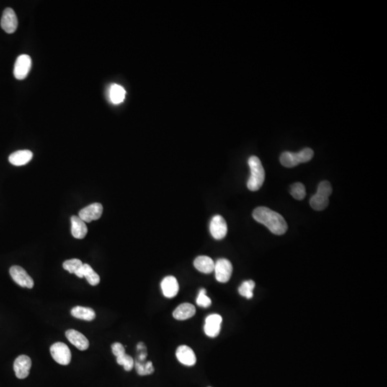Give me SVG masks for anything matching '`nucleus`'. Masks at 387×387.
Returning <instances> with one entry per match:
<instances>
[{
	"mask_svg": "<svg viewBox=\"0 0 387 387\" xmlns=\"http://www.w3.org/2000/svg\"><path fill=\"white\" fill-rule=\"evenodd\" d=\"M196 309L194 305L191 303H185L179 305L177 308L174 310L173 313V316L176 320L179 321H184V320L189 319L195 315Z\"/></svg>",
	"mask_w": 387,
	"mask_h": 387,
	"instance_id": "dca6fc26",
	"label": "nucleus"
},
{
	"mask_svg": "<svg viewBox=\"0 0 387 387\" xmlns=\"http://www.w3.org/2000/svg\"><path fill=\"white\" fill-rule=\"evenodd\" d=\"M210 233L215 240H222L228 233V225L223 217L215 215L212 217L210 225Z\"/></svg>",
	"mask_w": 387,
	"mask_h": 387,
	"instance_id": "6e6552de",
	"label": "nucleus"
},
{
	"mask_svg": "<svg viewBox=\"0 0 387 387\" xmlns=\"http://www.w3.org/2000/svg\"><path fill=\"white\" fill-rule=\"evenodd\" d=\"M251 176L248 182V188L252 192L259 190L263 184L265 174L263 166L259 158L256 156H251L248 160Z\"/></svg>",
	"mask_w": 387,
	"mask_h": 387,
	"instance_id": "f03ea898",
	"label": "nucleus"
},
{
	"mask_svg": "<svg viewBox=\"0 0 387 387\" xmlns=\"http://www.w3.org/2000/svg\"><path fill=\"white\" fill-rule=\"evenodd\" d=\"M290 194L297 200H302L306 195L305 186L302 183L297 182L290 187Z\"/></svg>",
	"mask_w": 387,
	"mask_h": 387,
	"instance_id": "a878e982",
	"label": "nucleus"
},
{
	"mask_svg": "<svg viewBox=\"0 0 387 387\" xmlns=\"http://www.w3.org/2000/svg\"><path fill=\"white\" fill-rule=\"evenodd\" d=\"M194 265L202 273L210 274L215 270V262L208 256H199L194 259Z\"/></svg>",
	"mask_w": 387,
	"mask_h": 387,
	"instance_id": "6ab92c4d",
	"label": "nucleus"
},
{
	"mask_svg": "<svg viewBox=\"0 0 387 387\" xmlns=\"http://www.w3.org/2000/svg\"><path fill=\"white\" fill-rule=\"evenodd\" d=\"M135 369L138 375L141 376L151 375L154 372V369L151 362H148L146 364H142L141 362H136Z\"/></svg>",
	"mask_w": 387,
	"mask_h": 387,
	"instance_id": "cd10ccee",
	"label": "nucleus"
},
{
	"mask_svg": "<svg viewBox=\"0 0 387 387\" xmlns=\"http://www.w3.org/2000/svg\"><path fill=\"white\" fill-rule=\"evenodd\" d=\"M112 352L116 357H119L126 354L125 348L121 343H114L112 346Z\"/></svg>",
	"mask_w": 387,
	"mask_h": 387,
	"instance_id": "7c9ffc66",
	"label": "nucleus"
},
{
	"mask_svg": "<svg viewBox=\"0 0 387 387\" xmlns=\"http://www.w3.org/2000/svg\"><path fill=\"white\" fill-rule=\"evenodd\" d=\"M253 216L258 223L267 227L273 234L282 235L286 233L287 225L284 217L267 207H258L253 211Z\"/></svg>",
	"mask_w": 387,
	"mask_h": 387,
	"instance_id": "f257e3e1",
	"label": "nucleus"
},
{
	"mask_svg": "<svg viewBox=\"0 0 387 387\" xmlns=\"http://www.w3.org/2000/svg\"><path fill=\"white\" fill-rule=\"evenodd\" d=\"M233 264L228 259L225 258L217 259L215 262V277L217 280L220 282H227L229 281L233 273Z\"/></svg>",
	"mask_w": 387,
	"mask_h": 387,
	"instance_id": "39448f33",
	"label": "nucleus"
},
{
	"mask_svg": "<svg viewBox=\"0 0 387 387\" xmlns=\"http://www.w3.org/2000/svg\"><path fill=\"white\" fill-rule=\"evenodd\" d=\"M255 286H256V283L253 280H246L242 283L238 289V291L242 296L245 297L248 299H251L253 297V290H254Z\"/></svg>",
	"mask_w": 387,
	"mask_h": 387,
	"instance_id": "393cba45",
	"label": "nucleus"
},
{
	"mask_svg": "<svg viewBox=\"0 0 387 387\" xmlns=\"http://www.w3.org/2000/svg\"><path fill=\"white\" fill-rule=\"evenodd\" d=\"M111 101L113 104H119L123 102L126 97V91L122 86L119 85H112L109 92Z\"/></svg>",
	"mask_w": 387,
	"mask_h": 387,
	"instance_id": "4be33fe9",
	"label": "nucleus"
},
{
	"mask_svg": "<svg viewBox=\"0 0 387 387\" xmlns=\"http://www.w3.org/2000/svg\"><path fill=\"white\" fill-rule=\"evenodd\" d=\"M32 68V59L27 55H21L16 60L14 67V76L17 80L27 78Z\"/></svg>",
	"mask_w": 387,
	"mask_h": 387,
	"instance_id": "0eeeda50",
	"label": "nucleus"
},
{
	"mask_svg": "<svg viewBox=\"0 0 387 387\" xmlns=\"http://www.w3.org/2000/svg\"><path fill=\"white\" fill-rule=\"evenodd\" d=\"M83 276L90 285L95 286L100 282V277L88 264H83Z\"/></svg>",
	"mask_w": 387,
	"mask_h": 387,
	"instance_id": "b1692460",
	"label": "nucleus"
},
{
	"mask_svg": "<svg viewBox=\"0 0 387 387\" xmlns=\"http://www.w3.org/2000/svg\"><path fill=\"white\" fill-rule=\"evenodd\" d=\"M329 200L328 197L317 193L313 195L310 200V205H311L312 208L317 210V211L325 210L329 205Z\"/></svg>",
	"mask_w": 387,
	"mask_h": 387,
	"instance_id": "5701e85b",
	"label": "nucleus"
},
{
	"mask_svg": "<svg viewBox=\"0 0 387 387\" xmlns=\"http://www.w3.org/2000/svg\"><path fill=\"white\" fill-rule=\"evenodd\" d=\"M32 367V361L26 355H20L14 362V371L16 377L19 380H23L29 376V370Z\"/></svg>",
	"mask_w": 387,
	"mask_h": 387,
	"instance_id": "9b49d317",
	"label": "nucleus"
},
{
	"mask_svg": "<svg viewBox=\"0 0 387 387\" xmlns=\"http://www.w3.org/2000/svg\"><path fill=\"white\" fill-rule=\"evenodd\" d=\"M65 336L68 340L79 350L86 351L89 347V341L87 338L79 331L74 329L68 330L65 332Z\"/></svg>",
	"mask_w": 387,
	"mask_h": 387,
	"instance_id": "ddd939ff",
	"label": "nucleus"
},
{
	"mask_svg": "<svg viewBox=\"0 0 387 387\" xmlns=\"http://www.w3.org/2000/svg\"><path fill=\"white\" fill-rule=\"evenodd\" d=\"M197 303L202 308H209L212 305V300L207 295V290L205 288L201 289L197 298Z\"/></svg>",
	"mask_w": 387,
	"mask_h": 387,
	"instance_id": "c85d7f7f",
	"label": "nucleus"
},
{
	"mask_svg": "<svg viewBox=\"0 0 387 387\" xmlns=\"http://www.w3.org/2000/svg\"><path fill=\"white\" fill-rule=\"evenodd\" d=\"M223 318L219 314H212L207 316L205 320V332L209 337H217L221 330Z\"/></svg>",
	"mask_w": 387,
	"mask_h": 387,
	"instance_id": "f8f14e48",
	"label": "nucleus"
},
{
	"mask_svg": "<svg viewBox=\"0 0 387 387\" xmlns=\"http://www.w3.org/2000/svg\"><path fill=\"white\" fill-rule=\"evenodd\" d=\"M332 193V187L331 184L328 181H323L320 183L317 190V194H321L324 197L329 198V196Z\"/></svg>",
	"mask_w": 387,
	"mask_h": 387,
	"instance_id": "c756f323",
	"label": "nucleus"
},
{
	"mask_svg": "<svg viewBox=\"0 0 387 387\" xmlns=\"http://www.w3.org/2000/svg\"><path fill=\"white\" fill-rule=\"evenodd\" d=\"M71 315L78 319L83 321H91L96 318V312L91 308L86 307L76 306L71 309Z\"/></svg>",
	"mask_w": 387,
	"mask_h": 387,
	"instance_id": "aec40b11",
	"label": "nucleus"
},
{
	"mask_svg": "<svg viewBox=\"0 0 387 387\" xmlns=\"http://www.w3.org/2000/svg\"><path fill=\"white\" fill-rule=\"evenodd\" d=\"M117 362L119 365L123 366L124 370L127 372L131 371L134 366V361L133 358L127 354L122 357H117Z\"/></svg>",
	"mask_w": 387,
	"mask_h": 387,
	"instance_id": "bb28decb",
	"label": "nucleus"
},
{
	"mask_svg": "<svg viewBox=\"0 0 387 387\" xmlns=\"http://www.w3.org/2000/svg\"><path fill=\"white\" fill-rule=\"evenodd\" d=\"M314 152L310 148H305L298 153L285 151L280 156V161L282 166L285 167H295L300 163L308 162L313 158Z\"/></svg>",
	"mask_w": 387,
	"mask_h": 387,
	"instance_id": "7ed1b4c3",
	"label": "nucleus"
},
{
	"mask_svg": "<svg viewBox=\"0 0 387 387\" xmlns=\"http://www.w3.org/2000/svg\"><path fill=\"white\" fill-rule=\"evenodd\" d=\"M63 268L68 271L70 273H74L80 278H82L83 276V263L79 259H71L65 261L63 264Z\"/></svg>",
	"mask_w": 387,
	"mask_h": 387,
	"instance_id": "412c9836",
	"label": "nucleus"
},
{
	"mask_svg": "<svg viewBox=\"0 0 387 387\" xmlns=\"http://www.w3.org/2000/svg\"><path fill=\"white\" fill-rule=\"evenodd\" d=\"M161 287L164 296L168 298L175 297L179 290V283L174 276L164 277L161 282Z\"/></svg>",
	"mask_w": 387,
	"mask_h": 387,
	"instance_id": "2eb2a0df",
	"label": "nucleus"
},
{
	"mask_svg": "<svg viewBox=\"0 0 387 387\" xmlns=\"http://www.w3.org/2000/svg\"><path fill=\"white\" fill-rule=\"evenodd\" d=\"M176 358L184 365L192 367L197 362L195 354L189 346L182 345L178 347L176 352Z\"/></svg>",
	"mask_w": 387,
	"mask_h": 387,
	"instance_id": "4468645a",
	"label": "nucleus"
},
{
	"mask_svg": "<svg viewBox=\"0 0 387 387\" xmlns=\"http://www.w3.org/2000/svg\"><path fill=\"white\" fill-rule=\"evenodd\" d=\"M33 153L29 150H19L9 156V161L14 166H23L32 160Z\"/></svg>",
	"mask_w": 387,
	"mask_h": 387,
	"instance_id": "a211bd4d",
	"label": "nucleus"
},
{
	"mask_svg": "<svg viewBox=\"0 0 387 387\" xmlns=\"http://www.w3.org/2000/svg\"><path fill=\"white\" fill-rule=\"evenodd\" d=\"M18 19L12 8H6L1 19V27L8 34L14 33L17 28Z\"/></svg>",
	"mask_w": 387,
	"mask_h": 387,
	"instance_id": "1a4fd4ad",
	"label": "nucleus"
},
{
	"mask_svg": "<svg viewBox=\"0 0 387 387\" xmlns=\"http://www.w3.org/2000/svg\"><path fill=\"white\" fill-rule=\"evenodd\" d=\"M71 233L76 239H83L88 233L86 223L78 216L71 217Z\"/></svg>",
	"mask_w": 387,
	"mask_h": 387,
	"instance_id": "f3484780",
	"label": "nucleus"
},
{
	"mask_svg": "<svg viewBox=\"0 0 387 387\" xmlns=\"http://www.w3.org/2000/svg\"><path fill=\"white\" fill-rule=\"evenodd\" d=\"M103 206L100 203H94L82 209L79 212V217L85 223H91L99 220L103 214Z\"/></svg>",
	"mask_w": 387,
	"mask_h": 387,
	"instance_id": "9d476101",
	"label": "nucleus"
},
{
	"mask_svg": "<svg viewBox=\"0 0 387 387\" xmlns=\"http://www.w3.org/2000/svg\"><path fill=\"white\" fill-rule=\"evenodd\" d=\"M9 273L12 280L19 286L27 287V288L33 287L34 281L32 277L20 266L14 265L11 267L9 269Z\"/></svg>",
	"mask_w": 387,
	"mask_h": 387,
	"instance_id": "423d86ee",
	"label": "nucleus"
},
{
	"mask_svg": "<svg viewBox=\"0 0 387 387\" xmlns=\"http://www.w3.org/2000/svg\"><path fill=\"white\" fill-rule=\"evenodd\" d=\"M52 357L57 363L66 366L71 363V352L69 347L62 342H57L50 347Z\"/></svg>",
	"mask_w": 387,
	"mask_h": 387,
	"instance_id": "20e7f679",
	"label": "nucleus"
}]
</instances>
